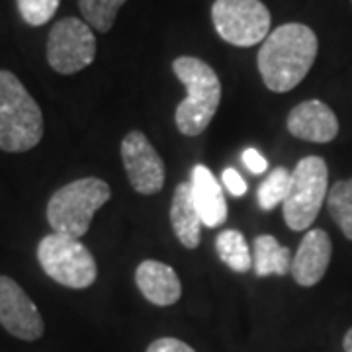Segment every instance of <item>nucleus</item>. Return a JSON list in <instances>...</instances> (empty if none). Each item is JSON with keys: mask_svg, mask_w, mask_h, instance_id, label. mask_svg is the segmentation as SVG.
<instances>
[{"mask_svg": "<svg viewBox=\"0 0 352 352\" xmlns=\"http://www.w3.org/2000/svg\"><path fill=\"white\" fill-rule=\"evenodd\" d=\"M122 163L129 184L143 196L161 192L164 186V163L143 131H129L122 141Z\"/></svg>", "mask_w": 352, "mask_h": 352, "instance_id": "nucleus-9", "label": "nucleus"}, {"mask_svg": "<svg viewBox=\"0 0 352 352\" xmlns=\"http://www.w3.org/2000/svg\"><path fill=\"white\" fill-rule=\"evenodd\" d=\"M0 325L12 337L28 342L41 339L45 333L38 305L10 276H0Z\"/></svg>", "mask_w": 352, "mask_h": 352, "instance_id": "nucleus-10", "label": "nucleus"}, {"mask_svg": "<svg viewBox=\"0 0 352 352\" xmlns=\"http://www.w3.org/2000/svg\"><path fill=\"white\" fill-rule=\"evenodd\" d=\"M173 71L186 87V98L176 106L175 122L186 138H196L212 124L221 102V80L214 69L198 57H178Z\"/></svg>", "mask_w": 352, "mask_h": 352, "instance_id": "nucleus-2", "label": "nucleus"}, {"mask_svg": "<svg viewBox=\"0 0 352 352\" xmlns=\"http://www.w3.org/2000/svg\"><path fill=\"white\" fill-rule=\"evenodd\" d=\"M38 263L43 272L65 288H90L98 278V266L80 239L50 233L38 245Z\"/></svg>", "mask_w": 352, "mask_h": 352, "instance_id": "nucleus-5", "label": "nucleus"}, {"mask_svg": "<svg viewBox=\"0 0 352 352\" xmlns=\"http://www.w3.org/2000/svg\"><path fill=\"white\" fill-rule=\"evenodd\" d=\"M329 166L321 157L300 159L292 173L288 198L284 201V221L292 231L309 229L321 206L327 201Z\"/></svg>", "mask_w": 352, "mask_h": 352, "instance_id": "nucleus-6", "label": "nucleus"}, {"mask_svg": "<svg viewBox=\"0 0 352 352\" xmlns=\"http://www.w3.org/2000/svg\"><path fill=\"white\" fill-rule=\"evenodd\" d=\"M192 198L201 215V221L206 227H217L226 223L227 201L221 184L212 175V170L206 164H196L190 175Z\"/></svg>", "mask_w": 352, "mask_h": 352, "instance_id": "nucleus-14", "label": "nucleus"}, {"mask_svg": "<svg viewBox=\"0 0 352 352\" xmlns=\"http://www.w3.org/2000/svg\"><path fill=\"white\" fill-rule=\"evenodd\" d=\"M317 50V36L309 25L289 22L270 32L256 57L266 88L272 92L294 90L311 71Z\"/></svg>", "mask_w": 352, "mask_h": 352, "instance_id": "nucleus-1", "label": "nucleus"}, {"mask_svg": "<svg viewBox=\"0 0 352 352\" xmlns=\"http://www.w3.org/2000/svg\"><path fill=\"white\" fill-rule=\"evenodd\" d=\"M286 127L294 138L309 143H331L339 135V120L321 100H305L288 113Z\"/></svg>", "mask_w": 352, "mask_h": 352, "instance_id": "nucleus-11", "label": "nucleus"}, {"mask_svg": "<svg viewBox=\"0 0 352 352\" xmlns=\"http://www.w3.org/2000/svg\"><path fill=\"white\" fill-rule=\"evenodd\" d=\"M342 349H344V352H352V327L346 331V335L342 339Z\"/></svg>", "mask_w": 352, "mask_h": 352, "instance_id": "nucleus-25", "label": "nucleus"}, {"mask_svg": "<svg viewBox=\"0 0 352 352\" xmlns=\"http://www.w3.org/2000/svg\"><path fill=\"white\" fill-rule=\"evenodd\" d=\"M43 138V113L22 80L0 71V151L25 153Z\"/></svg>", "mask_w": 352, "mask_h": 352, "instance_id": "nucleus-3", "label": "nucleus"}, {"mask_svg": "<svg viewBox=\"0 0 352 352\" xmlns=\"http://www.w3.org/2000/svg\"><path fill=\"white\" fill-rule=\"evenodd\" d=\"M215 251L219 254L221 263H226L235 272H247L252 266V256L249 243L237 229L221 231L215 239Z\"/></svg>", "mask_w": 352, "mask_h": 352, "instance_id": "nucleus-17", "label": "nucleus"}, {"mask_svg": "<svg viewBox=\"0 0 352 352\" xmlns=\"http://www.w3.org/2000/svg\"><path fill=\"white\" fill-rule=\"evenodd\" d=\"M327 210L342 235L352 241V178L339 180L329 188Z\"/></svg>", "mask_w": 352, "mask_h": 352, "instance_id": "nucleus-18", "label": "nucleus"}, {"mask_svg": "<svg viewBox=\"0 0 352 352\" xmlns=\"http://www.w3.org/2000/svg\"><path fill=\"white\" fill-rule=\"evenodd\" d=\"M47 63L59 75H75L96 59V38L92 28L78 18L55 22L47 36Z\"/></svg>", "mask_w": 352, "mask_h": 352, "instance_id": "nucleus-8", "label": "nucleus"}, {"mask_svg": "<svg viewBox=\"0 0 352 352\" xmlns=\"http://www.w3.org/2000/svg\"><path fill=\"white\" fill-rule=\"evenodd\" d=\"M331 254H333V243L327 231L323 229L307 231L292 261L294 280L303 288H311L319 284L327 272Z\"/></svg>", "mask_w": 352, "mask_h": 352, "instance_id": "nucleus-12", "label": "nucleus"}, {"mask_svg": "<svg viewBox=\"0 0 352 352\" xmlns=\"http://www.w3.org/2000/svg\"><path fill=\"white\" fill-rule=\"evenodd\" d=\"M294 254L288 247H282L272 235H261L252 243V268L258 278L286 276L292 272Z\"/></svg>", "mask_w": 352, "mask_h": 352, "instance_id": "nucleus-16", "label": "nucleus"}, {"mask_svg": "<svg viewBox=\"0 0 352 352\" xmlns=\"http://www.w3.org/2000/svg\"><path fill=\"white\" fill-rule=\"evenodd\" d=\"M221 178H223V186H226L233 196H245V192H247V182L243 180V176H241L235 168H226Z\"/></svg>", "mask_w": 352, "mask_h": 352, "instance_id": "nucleus-23", "label": "nucleus"}, {"mask_svg": "<svg viewBox=\"0 0 352 352\" xmlns=\"http://www.w3.org/2000/svg\"><path fill=\"white\" fill-rule=\"evenodd\" d=\"M126 2L127 0H78V8L92 30L106 34L112 30L118 12Z\"/></svg>", "mask_w": 352, "mask_h": 352, "instance_id": "nucleus-19", "label": "nucleus"}, {"mask_svg": "<svg viewBox=\"0 0 352 352\" xmlns=\"http://www.w3.org/2000/svg\"><path fill=\"white\" fill-rule=\"evenodd\" d=\"M61 0H16L18 12L25 24L45 25L55 16Z\"/></svg>", "mask_w": 352, "mask_h": 352, "instance_id": "nucleus-21", "label": "nucleus"}, {"mask_svg": "<svg viewBox=\"0 0 352 352\" xmlns=\"http://www.w3.org/2000/svg\"><path fill=\"white\" fill-rule=\"evenodd\" d=\"M243 163H245V166L251 170L252 175H263V173H266V168H268L266 159L256 149H252V147L243 151Z\"/></svg>", "mask_w": 352, "mask_h": 352, "instance_id": "nucleus-24", "label": "nucleus"}, {"mask_svg": "<svg viewBox=\"0 0 352 352\" xmlns=\"http://www.w3.org/2000/svg\"><path fill=\"white\" fill-rule=\"evenodd\" d=\"M289 184H292V173L286 166H276L264 180L258 188V204L264 212L274 210L276 206L284 204L288 198Z\"/></svg>", "mask_w": 352, "mask_h": 352, "instance_id": "nucleus-20", "label": "nucleus"}, {"mask_svg": "<svg viewBox=\"0 0 352 352\" xmlns=\"http://www.w3.org/2000/svg\"><path fill=\"white\" fill-rule=\"evenodd\" d=\"M170 223L175 229L176 239L180 241L182 247L186 249H198L201 241V215L192 198V186L190 182H180L173 196L170 206Z\"/></svg>", "mask_w": 352, "mask_h": 352, "instance_id": "nucleus-15", "label": "nucleus"}, {"mask_svg": "<svg viewBox=\"0 0 352 352\" xmlns=\"http://www.w3.org/2000/svg\"><path fill=\"white\" fill-rule=\"evenodd\" d=\"M135 284L143 298L159 307L175 305L182 296V284L175 268L159 261H143L139 264Z\"/></svg>", "mask_w": 352, "mask_h": 352, "instance_id": "nucleus-13", "label": "nucleus"}, {"mask_svg": "<svg viewBox=\"0 0 352 352\" xmlns=\"http://www.w3.org/2000/svg\"><path fill=\"white\" fill-rule=\"evenodd\" d=\"M112 198V190L106 180L87 176L59 188L47 201V221L53 233L73 239L85 237L92 217L106 201Z\"/></svg>", "mask_w": 352, "mask_h": 352, "instance_id": "nucleus-4", "label": "nucleus"}, {"mask_svg": "<svg viewBox=\"0 0 352 352\" xmlns=\"http://www.w3.org/2000/svg\"><path fill=\"white\" fill-rule=\"evenodd\" d=\"M147 352H196L190 344L175 337H163V339L153 340Z\"/></svg>", "mask_w": 352, "mask_h": 352, "instance_id": "nucleus-22", "label": "nucleus"}, {"mask_svg": "<svg viewBox=\"0 0 352 352\" xmlns=\"http://www.w3.org/2000/svg\"><path fill=\"white\" fill-rule=\"evenodd\" d=\"M212 20L217 36L237 47H252L264 41L272 22L261 0H215Z\"/></svg>", "mask_w": 352, "mask_h": 352, "instance_id": "nucleus-7", "label": "nucleus"}]
</instances>
